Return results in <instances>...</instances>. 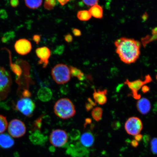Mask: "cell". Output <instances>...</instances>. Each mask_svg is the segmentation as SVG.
<instances>
[{
	"label": "cell",
	"mask_w": 157,
	"mask_h": 157,
	"mask_svg": "<svg viewBox=\"0 0 157 157\" xmlns=\"http://www.w3.org/2000/svg\"><path fill=\"white\" fill-rule=\"evenodd\" d=\"M114 44L117 53L125 63H133L140 56L141 45L138 41L122 37L116 40Z\"/></svg>",
	"instance_id": "obj_1"
},
{
	"label": "cell",
	"mask_w": 157,
	"mask_h": 157,
	"mask_svg": "<svg viewBox=\"0 0 157 157\" xmlns=\"http://www.w3.org/2000/svg\"><path fill=\"white\" fill-rule=\"evenodd\" d=\"M54 112L56 115L62 119L70 118L76 113L74 104L67 98H62L56 101L54 106Z\"/></svg>",
	"instance_id": "obj_2"
},
{
	"label": "cell",
	"mask_w": 157,
	"mask_h": 157,
	"mask_svg": "<svg viewBox=\"0 0 157 157\" xmlns=\"http://www.w3.org/2000/svg\"><path fill=\"white\" fill-rule=\"evenodd\" d=\"M53 78L56 83L62 84L67 83L71 79L69 68L63 64H56L52 70Z\"/></svg>",
	"instance_id": "obj_3"
},
{
	"label": "cell",
	"mask_w": 157,
	"mask_h": 157,
	"mask_svg": "<svg viewBox=\"0 0 157 157\" xmlns=\"http://www.w3.org/2000/svg\"><path fill=\"white\" fill-rule=\"evenodd\" d=\"M152 81L151 76L148 75L145 76L144 80L137 79L133 81H130L128 79H126L124 82L126 84L132 91V96L135 99L139 100L141 98V95L138 94L139 90L141 89L143 86L150 83Z\"/></svg>",
	"instance_id": "obj_4"
},
{
	"label": "cell",
	"mask_w": 157,
	"mask_h": 157,
	"mask_svg": "<svg viewBox=\"0 0 157 157\" xmlns=\"http://www.w3.org/2000/svg\"><path fill=\"white\" fill-rule=\"evenodd\" d=\"M68 136L65 131L61 129H55L52 131L50 136L51 144L55 147H64L67 142Z\"/></svg>",
	"instance_id": "obj_5"
},
{
	"label": "cell",
	"mask_w": 157,
	"mask_h": 157,
	"mask_svg": "<svg viewBox=\"0 0 157 157\" xmlns=\"http://www.w3.org/2000/svg\"><path fill=\"white\" fill-rule=\"evenodd\" d=\"M125 129L128 134L135 136L140 133L143 128L142 121L139 118H129L125 124Z\"/></svg>",
	"instance_id": "obj_6"
},
{
	"label": "cell",
	"mask_w": 157,
	"mask_h": 157,
	"mask_svg": "<svg viewBox=\"0 0 157 157\" xmlns=\"http://www.w3.org/2000/svg\"><path fill=\"white\" fill-rule=\"evenodd\" d=\"M26 127L23 121L18 119H13L10 122L8 132L11 136L18 138L24 135L26 132Z\"/></svg>",
	"instance_id": "obj_7"
},
{
	"label": "cell",
	"mask_w": 157,
	"mask_h": 157,
	"mask_svg": "<svg viewBox=\"0 0 157 157\" xmlns=\"http://www.w3.org/2000/svg\"><path fill=\"white\" fill-rule=\"evenodd\" d=\"M17 110L25 116L29 117L32 115L35 108V105L29 98H24L17 101L16 105Z\"/></svg>",
	"instance_id": "obj_8"
},
{
	"label": "cell",
	"mask_w": 157,
	"mask_h": 157,
	"mask_svg": "<svg viewBox=\"0 0 157 157\" xmlns=\"http://www.w3.org/2000/svg\"><path fill=\"white\" fill-rule=\"evenodd\" d=\"M67 153L72 157H88L89 152L88 149L84 147L80 142L68 145Z\"/></svg>",
	"instance_id": "obj_9"
},
{
	"label": "cell",
	"mask_w": 157,
	"mask_h": 157,
	"mask_svg": "<svg viewBox=\"0 0 157 157\" xmlns=\"http://www.w3.org/2000/svg\"><path fill=\"white\" fill-rule=\"evenodd\" d=\"M11 84L10 74L4 68L0 67V94L7 93Z\"/></svg>",
	"instance_id": "obj_10"
},
{
	"label": "cell",
	"mask_w": 157,
	"mask_h": 157,
	"mask_svg": "<svg viewBox=\"0 0 157 157\" xmlns=\"http://www.w3.org/2000/svg\"><path fill=\"white\" fill-rule=\"evenodd\" d=\"M14 48L17 53L25 56L30 52L32 45L30 41L25 39H20L15 42Z\"/></svg>",
	"instance_id": "obj_11"
},
{
	"label": "cell",
	"mask_w": 157,
	"mask_h": 157,
	"mask_svg": "<svg viewBox=\"0 0 157 157\" xmlns=\"http://www.w3.org/2000/svg\"><path fill=\"white\" fill-rule=\"evenodd\" d=\"M37 56L40 59L39 64L42 65L43 68H46L48 63V59L51 56V51L46 47L37 48L36 50Z\"/></svg>",
	"instance_id": "obj_12"
},
{
	"label": "cell",
	"mask_w": 157,
	"mask_h": 157,
	"mask_svg": "<svg viewBox=\"0 0 157 157\" xmlns=\"http://www.w3.org/2000/svg\"><path fill=\"white\" fill-rule=\"evenodd\" d=\"M136 107L139 112L142 115H146L151 110V105L150 101L146 98H143L137 101Z\"/></svg>",
	"instance_id": "obj_13"
},
{
	"label": "cell",
	"mask_w": 157,
	"mask_h": 157,
	"mask_svg": "<svg viewBox=\"0 0 157 157\" xmlns=\"http://www.w3.org/2000/svg\"><path fill=\"white\" fill-rule=\"evenodd\" d=\"M29 140L33 144L39 146L44 144L47 140V137L39 130H35L29 136Z\"/></svg>",
	"instance_id": "obj_14"
},
{
	"label": "cell",
	"mask_w": 157,
	"mask_h": 157,
	"mask_svg": "<svg viewBox=\"0 0 157 157\" xmlns=\"http://www.w3.org/2000/svg\"><path fill=\"white\" fill-rule=\"evenodd\" d=\"M107 90H98V91L94 90L93 96L95 102L101 105H105L107 102Z\"/></svg>",
	"instance_id": "obj_15"
},
{
	"label": "cell",
	"mask_w": 157,
	"mask_h": 157,
	"mask_svg": "<svg viewBox=\"0 0 157 157\" xmlns=\"http://www.w3.org/2000/svg\"><path fill=\"white\" fill-rule=\"evenodd\" d=\"M95 139L92 133L90 132H84L80 137V143L86 148L93 146Z\"/></svg>",
	"instance_id": "obj_16"
},
{
	"label": "cell",
	"mask_w": 157,
	"mask_h": 157,
	"mask_svg": "<svg viewBox=\"0 0 157 157\" xmlns=\"http://www.w3.org/2000/svg\"><path fill=\"white\" fill-rule=\"evenodd\" d=\"M37 95L39 99L43 102L48 101L52 97V90L46 87L41 88L39 90Z\"/></svg>",
	"instance_id": "obj_17"
},
{
	"label": "cell",
	"mask_w": 157,
	"mask_h": 157,
	"mask_svg": "<svg viewBox=\"0 0 157 157\" xmlns=\"http://www.w3.org/2000/svg\"><path fill=\"white\" fill-rule=\"evenodd\" d=\"M14 144V141L7 133L0 134V146L5 149L10 148Z\"/></svg>",
	"instance_id": "obj_18"
},
{
	"label": "cell",
	"mask_w": 157,
	"mask_h": 157,
	"mask_svg": "<svg viewBox=\"0 0 157 157\" xmlns=\"http://www.w3.org/2000/svg\"><path fill=\"white\" fill-rule=\"evenodd\" d=\"M92 16L97 19H101L103 17V9L100 5H97L91 7L89 10Z\"/></svg>",
	"instance_id": "obj_19"
},
{
	"label": "cell",
	"mask_w": 157,
	"mask_h": 157,
	"mask_svg": "<svg viewBox=\"0 0 157 157\" xmlns=\"http://www.w3.org/2000/svg\"><path fill=\"white\" fill-rule=\"evenodd\" d=\"M69 69L71 75L77 77L78 80L81 81L84 79V74L79 69L73 66H70Z\"/></svg>",
	"instance_id": "obj_20"
},
{
	"label": "cell",
	"mask_w": 157,
	"mask_h": 157,
	"mask_svg": "<svg viewBox=\"0 0 157 157\" xmlns=\"http://www.w3.org/2000/svg\"><path fill=\"white\" fill-rule=\"evenodd\" d=\"M103 111L101 107L94 108L91 112V115L94 119L97 121L101 120L102 117Z\"/></svg>",
	"instance_id": "obj_21"
},
{
	"label": "cell",
	"mask_w": 157,
	"mask_h": 157,
	"mask_svg": "<svg viewBox=\"0 0 157 157\" xmlns=\"http://www.w3.org/2000/svg\"><path fill=\"white\" fill-rule=\"evenodd\" d=\"M78 18L81 21H86L89 20L91 18L92 16L89 11L84 10L78 11L77 13Z\"/></svg>",
	"instance_id": "obj_22"
},
{
	"label": "cell",
	"mask_w": 157,
	"mask_h": 157,
	"mask_svg": "<svg viewBox=\"0 0 157 157\" xmlns=\"http://www.w3.org/2000/svg\"><path fill=\"white\" fill-rule=\"evenodd\" d=\"M152 34V36H147L142 39V42L144 47L146 46L149 43L152 42V41L157 40V27L153 29Z\"/></svg>",
	"instance_id": "obj_23"
},
{
	"label": "cell",
	"mask_w": 157,
	"mask_h": 157,
	"mask_svg": "<svg viewBox=\"0 0 157 157\" xmlns=\"http://www.w3.org/2000/svg\"><path fill=\"white\" fill-rule=\"evenodd\" d=\"M25 3L26 6L32 9H38L42 5L43 1H25Z\"/></svg>",
	"instance_id": "obj_24"
},
{
	"label": "cell",
	"mask_w": 157,
	"mask_h": 157,
	"mask_svg": "<svg viewBox=\"0 0 157 157\" xmlns=\"http://www.w3.org/2000/svg\"><path fill=\"white\" fill-rule=\"evenodd\" d=\"M8 123L6 118L0 115V133L4 132L7 127Z\"/></svg>",
	"instance_id": "obj_25"
},
{
	"label": "cell",
	"mask_w": 157,
	"mask_h": 157,
	"mask_svg": "<svg viewBox=\"0 0 157 157\" xmlns=\"http://www.w3.org/2000/svg\"><path fill=\"white\" fill-rule=\"evenodd\" d=\"M56 4V1L55 0H46L44 2V8L48 10H51L54 9Z\"/></svg>",
	"instance_id": "obj_26"
},
{
	"label": "cell",
	"mask_w": 157,
	"mask_h": 157,
	"mask_svg": "<svg viewBox=\"0 0 157 157\" xmlns=\"http://www.w3.org/2000/svg\"><path fill=\"white\" fill-rule=\"evenodd\" d=\"M69 135L71 140H76L80 138V132L79 130L77 129H73L69 133Z\"/></svg>",
	"instance_id": "obj_27"
},
{
	"label": "cell",
	"mask_w": 157,
	"mask_h": 157,
	"mask_svg": "<svg viewBox=\"0 0 157 157\" xmlns=\"http://www.w3.org/2000/svg\"><path fill=\"white\" fill-rule=\"evenodd\" d=\"M96 105H97V103L95 101H93L91 98H88L87 99V101L85 104L86 110L87 111L91 110Z\"/></svg>",
	"instance_id": "obj_28"
},
{
	"label": "cell",
	"mask_w": 157,
	"mask_h": 157,
	"mask_svg": "<svg viewBox=\"0 0 157 157\" xmlns=\"http://www.w3.org/2000/svg\"><path fill=\"white\" fill-rule=\"evenodd\" d=\"M151 146L153 154L157 155V137L152 139L151 142Z\"/></svg>",
	"instance_id": "obj_29"
},
{
	"label": "cell",
	"mask_w": 157,
	"mask_h": 157,
	"mask_svg": "<svg viewBox=\"0 0 157 157\" xmlns=\"http://www.w3.org/2000/svg\"><path fill=\"white\" fill-rule=\"evenodd\" d=\"M12 70L18 76H20L21 74V70L20 67L18 65L12 64L11 65Z\"/></svg>",
	"instance_id": "obj_30"
},
{
	"label": "cell",
	"mask_w": 157,
	"mask_h": 157,
	"mask_svg": "<svg viewBox=\"0 0 157 157\" xmlns=\"http://www.w3.org/2000/svg\"><path fill=\"white\" fill-rule=\"evenodd\" d=\"M42 117H40L38 118L35 121L34 125L35 126V130H40L42 125Z\"/></svg>",
	"instance_id": "obj_31"
},
{
	"label": "cell",
	"mask_w": 157,
	"mask_h": 157,
	"mask_svg": "<svg viewBox=\"0 0 157 157\" xmlns=\"http://www.w3.org/2000/svg\"><path fill=\"white\" fill-rule=\"evenodd\" d=\"M82 2L88 6L93 7V6L98 5L99 1L97 0H91V1H83Z\"/></svg>",
	"instance_id": "obj_32"
},
{
	"label": "cell",
	"mask_w": 157,
	"mask_h": 157,
	"mask_svg": "<svg viewBox=\"0 0 157 157\" xmlns=\"http://www.w3.org/2000/svg\"><path fill=\"white\" fill-rule=\"evenodd\" d=\"M64 48L63 45L58 47L55 51V53L59 55H61L64 52Z\"/></svg>",
	"instance_id": "obj_33"
},
{
	"label": "cell",
	"mask_w": 157,
	"mask_h": 157,
	"mask_svg": "<svg viewBox=\"0 0 157 157\" xmlns=\"http://www.w3.org/2000/svg\"><path fill=\"white\" fill-rule=\"evenodd\" d=\"M64 38L66 42L68 43H71L73 41V37L70 34H67L64 35Z\"/></svg>",
	"instance_id": "obj_34"
},
{
	"label": "cell",
	"mask_w": 157,
	"mask_h": 157,
	"mask_svg": "<svg viewBox=\"0 0 157 157\" xmlns=\"http://www.w3.org/2000/svg\"><path fill=\"white\" fill-rule=\"evenodd\" d=\"M33 39L37 44H39L41 40V35H35L33 36Z\"/></svg>",
	"instance_id": "obj_35"
},
{
	"label": "cell",
	"mask_w": 157,
	"mask_h": 157,
	"mask_svg": "<svg viewBox=\"0 0 157 157\" xmlns=\"http://www.w3.org/2000/svg\"><path fill=\"white\" fill-rule=\"evenodd\" d=\"M72 31L75 36H80L82 35L81 31L79 29H72Z\"/></svg>",
	"instance_id": "obj_36"
},
{
	"label": "cell",
	"mask_w": 157,
	"mask_h": 157,
	"mask_svg": "<svg viewBox=\"0 0 157 157\" xmlns=\"http://www.w3.org/2000/svg\"><path fill=\"white\" fill-rule=\"evenodd\" d=\"M141 89H142L143 93L144 94L148 93L150 90V87L146 85L143 86Z\"/></svg>",
	"instance_id": "obj_37"
},
{
	"label": "cell",
	"mask_w": 157,
	"mask_h": 157,
	"mask_svg": "<svg viewBox=\"0 0 157 157\" xmlns=\"http://www.w3.org/2000/svg\"><path fill=\"white\" fill-rule=\"evenodd\" d=\"M10 4L12 7H17L19 4V1L17 0L10 1Z\"/></svg>",
	"instance_id": "obj_38"
},
{
	"label": "cell",
	"mask_w": 157,
	"mask_h": 157,
	"mask_svg": "<svg viewBox=\"0 0 157 157\" xmlns=\"http://www.w3.org/2000/svg\"><path fill=\"white\" fill-rule=\"evenodd\" d=\"M143 136L142 134H139L135 135L134 137L135 140H136L137 142H140L142 140Z\"/></svg>",
	"instance_id": "obj_39"
},
{
	"label": "cell",
	"mask_w": 157,
	"mask_h": 157,
	"mask_svg": "<svg viewBox=\"0 0 157 157\" xmlns=\"http://www.w3.org/2000/svg\"><path fill=\"white\" fill-rule=\"evenodd\" d=\"M150 139V136L148 135H146L143 137V140H144V142L145 143V145L147 146V144H148V143L149 142V140Z\"/></svg>",
	"instance_id": "obj_40"
},
{
	"label": "cell",
	"mask_w": 157,
	"mask_h": 157,
	"mask_svg": "<svg viewBox=\"0 0 157 157\" xmlns=\"http://www.w3.org/2000/svg\"><path fill=\"white\" fill-rule=\"evenodd\" d=\"M31 96V94L28 90H26L23 92V96L24 98H29Z\"/></svg>",
	"instance_id": "obj_41"
},
{
	"label": "cell",
	"mask_w": 157,
	"mask_h": 157,
	"mask_svg": "<svg viewBox=\"0 0 157 157\" xmlns=\"http://www.w3.org/2000/svg\"><path fill=\"white\" fill-rule=\"evenodd\" d=\"M131 146L135 148H136V147L138 146V142L135 140H133L131 141Z\"/></svg>",
	"instance_id": "obj_42"
},
{
	"label": "cell",
	"mask_w": 157,
	"mask_h": 157,
	"mask_svg": "<svg viewBox=\"0 0 157 157\" xmlns=\"http://www.w3.org/2000/svg\"><path fill=\"white\" fill-rule=\"evenodd\" d=\"M120 125L119 122H115L113 123L112 126L114 129H117L119 128Z\"/></svg>",
	"instance_id": "obj_43"
},
{
	"label": "cell",
	"mask_w": 157,
	"mask_h": 157,
	"mask_svg": "<svg viewBox=\"0 0 157 157\" xmlns=\"http://www.w3.org/2000/svg\"><path fill=\"white\" fill-rule=\"evenodd\" d=\"M58 2L62 6H63L67 4L70 1H58Z\"/></svg>",
	"instance_id": "obj_44"
},
{
	"label": "cell",
	"mask_w": 157,
	"mask_h": 157,
	"mask_svg": "<svg viewBox=\"0 0 157 157\" xmlns=\"http://www.w3.org/2000/svg\"><path fill=\"white\" fill-rule=\"evenodd\" d=\"M156 79L157 80V75H156Z\"/></svg>",
	"instance_id": "obj_45"
}]
</instances>
